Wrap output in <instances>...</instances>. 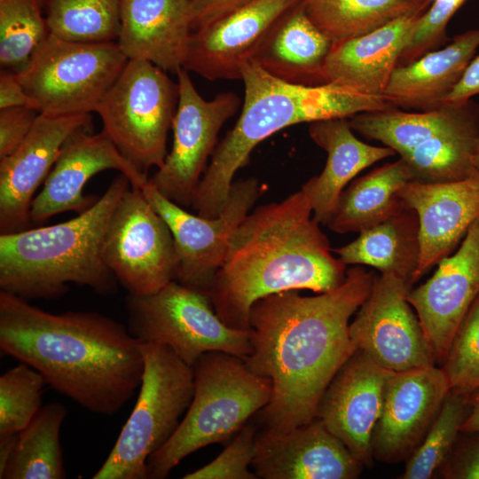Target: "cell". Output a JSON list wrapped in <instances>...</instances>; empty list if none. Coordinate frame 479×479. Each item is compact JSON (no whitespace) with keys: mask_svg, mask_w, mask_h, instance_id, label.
Returning <instances> with one entry per match:
<instances>
[{"mask_svg":"<svg viewBox=\"0 0 479 479\" xmlns=\"http://www.w3.org/2000/svg\"><path fill=\"white\" fill-rule=\"evenodd\" d=\"M375 278L354 266L330 291L314 296L284 291L252 305V352L243 360L272 384L271 400L258 412L263 429L285 432L316 418L325 390L356 351L349 318L368 298Z\"/></svg>","mask_w":479,"mask_h":479,"instance_id":"1","label":"cell"},{"mask_svg":"<svg viewBox=\"0 0 479 479\" xmlns=\"http://www.w3.org/2000/svg\"><path fill=\"white\" fill-rule=\"evenodd\" d=\"M0 349L91 412L114 415L140 387L141 342L95 311L51 313L0 290Z\"/></svg>","mask_w":479,"mask_h":479,"instance_id":"2","label":"cell"},{"mask_svg":"<svg viewBox=\"0 0 479 479\" xmlns=\"http://www.w3.org/2000/svg\"><path fill=\"white\" fill-rule=\"evenodd\" d=\"M319 224L301 189L248 213L208 291L224 323L249 330L257 300L289 290L324 293L344 281L346 264L333 255Z\"/></svg>","mask_w":479,"mask_h":479,"instance_id":"3","label":"cell"},{"mask_svg":"<svg viewBox=\"0 0 479 479\" xmlns=\"http://www.w3.org/2000/svg\"><path fill=\"white\" fill-rule=\"evenodd\" d=\"M241 80L244 101L240 115L216 145L193 194L192 207L204 217L220 215L236 172L247 164L254 148L272 134L302 122L350 118L394 107L384 96L333 84L289 83L252 61L243 66Z\"/></svg>","mask_w":479,"mask_h":479,"instance_id":"4","label":"cell"},{"mask_svg":"<svg viewBox=\"0 0 479 479\" xmlns=\"http://www.w3.org/2000/svg\"><path fill=\"white\" fill-rule=\"evenodd\" d=\"M130 186L119 173L77 216L0 234V290L27 301L59 298L71 283L101 295L116 292L118 282L103 260L101 246L112 213Z\"/></svg>","mask_w":479,"mask_h":479,"instance_id":"5","label":"cell"},{"mask_svg":"<svg viewBox=\"0 0 479 479\" xmlns=\"http://www.w3.org/2000/svg\"><path fill=\"white\" fill-rule=\"evenodd\" d=\"M193 397L177 429L147 459L150 479H163L185 457L207 445L225 443L270 402L269 378L223 351L202 354L192 365Z\"/></svg>","mask_w":479,"mask_h":479,"instance_id":"6","label":"cell"},{"mask_svg":"<svg viewBox=\"0 0 479 479\" xmlns=\"http://www.w3.org/2000/svg\"><path fill=\"white\" fill-rule=\"evenodd\" d=\"M144 372L135 406L93 479H148L147 459L177 429L193 397L192 367L167 346L141 343Z\"/></svg>","mask_w":479,"mask_h":479,"instance_id":"7","label":"cell"},{"mask_svg":"<svg viewBox=\"0 0 479 479\" xmlns=\"http://www.w3.org/2000/svg\"><path fill=\"white\" fill-rule=\"evenodd\" d=\"M179 98L178 83L144 60H128L95 112L119 152L141 172L162 166Z\"/></svg>","mask_w":479,"mask_h":479,"instance_id":"8","label":"cell"},{"mask_svg":"<svg viewBox=\"0 0 479 479\" xmlns=\"http://www.w3.org/2000/svg\"><path fill=\"white\" fill-rule=\"evenodd\" d=\"M128 329L141 343L169 347L192 365L204 353L223 351L242 359L252 352L250 330L228 326L208 294L172 280L154 293L128 294Z\"/></svg>","mask_w":479,"mask_h":479,"instance_id":"9","label":"cell"},{"mask_svg":"<svg viewBox=\"0 0 479 479\" xmlns=\"http://www.w3.org/2000/svg\"><path fill=\"white\" fill-rule=\"evenodd\" d=\"M128 60L114 41L75 42L49 33L16 74L40 114H90Z\"/></svg>","mask_w":479,"mask_h":479,"instance_id":"10","label":"cell"},{"mask_svg":"<svg viewBox=\"0 0 479 479\" xmlns=\"http://www.w3.org/2000/svg\"><path fill=\"white\" fill-rule=\"evenodd\" d=\"M118 284L135 295L154 293L176 279L172 233L140 188L130 186L108 221L101 246Z\"/></svg>","mask_w":479,"mask_h":479,"instance_id":"11","label":"cell"},{"mask_svg":"<svg viewBox=\"0 0 479 479\" xmlns=\"http://www.w3.org/2000/svg\"><path fill=\"white\" fill-rule=\"evenodd\" d=\"M142 190L172 233L177 255L175 280L208 294L224 262L232 234L263 190L261 184L253 177L233 182L222 212L215 218L188 212L162 195L149 181Z\"/></svg>","mask_w":479,"mask_h":479,"instance_id":"12","label":"cell"},{"mask_svg":"<svg viewBox=\"0 0 479 479\" xmlns=\"http://www.w3.org/2000/svg\"><path fill=\"white\" fill-rule=\"evenodd\" d=\"M176 75L179 98L172 124L173 144L149 183L185 208L192 206L208 159L216 147L221 128L237 113L240 100L232 91L206 100L194 87L187 70L181 68Z\"/></svg>","mask_w":479,"mask_h":479,"instance_id":"13","label":"cell"},{"mask_svg":"<svg viewBox=\"0 0 479 479\" xmlns=\"http://www.w3.org/2000/svg\"><path fill=\"white\" fill-rule=\"evenodd\" d=\"M410 287L407 279L395 274L376 276L368 298L349 328L356 350L395 373L436 362L419 318L407 300Z\"/></svg>","mask_w":479,"mask_h":479,"instance_id":"14","label":"cell"},{"mask_svg":"<svg viewBox=\"0 0 479 479\" xmlns=\"http://www.w3.org/2000/svg\"><path fill=\"white\" fill-rule=\"evenodd\" d=\"M433 276L410 289L415 310L436 362L443 365L457 331L479 295V218Z\"/></svg>","mask_w":479,"mask_h":479,"instance_id":"15","label":"cell"},{"mask_svg":"<svg viewBox=\"0 0 479 479\" xmlns=\"http://www.w3.org/2000/svg\"><path fill=\"white\" fill-rule=\"evenodd\" d=\"M107 169L126 176L133 187L143 189L149 181L147 174L130 163L104 130H75L64 143L42 190L33 199L30 221L39 223L58 214L86 210L98 197L83 194L85 185Z\"/></svg>","mask_w":479,"mask_h":479,"instance_id":"16","label":"cell"},{"mask_svg":"<svg viewBox=\"0 0 479 479\" xmlns=\"http://www.w3.org/2000/svg\"><path fill=\"white\" fill-rule=\"evenodd\" d=\"M450 391L445 373L435 365L392 372L372 436L373 459L390 463L410 456Z\"/></svg>","mask_w":479,"mask_h":479,"instance_id":"17","label":"cell"},{"mask_svg":"<svg viewBox=\"0 0 479 479\" xmlns=\"http://www.w3.org/2000/svg\"><path fill=\"white\" fill-rule=\"evenodd\" d=\"M90 114H39L32 130L10 155L0 159V234L27 229L30 208L67 137L90 129Z\"/></svg>","mask_w":479,"mask_h":479,"instance_id":"18","label":"cell"},{"mask_svg":"<svg viewBox=\"0 0 479 479\" xmlns=\"http://www.w3.org/2000/svg\"><path fill=\"white\" fill-rule=\"evenodd\" d=\"M303 0H254L192 32L183 68L210 80L240 79L276 22Z\"/></svg>","mask_w":479,"mask_h":479,"instance_id":"19","label":"cell"},{"mask_svg":"<svg viewBox=\"0 0 479 479\" xmlns=\"http://www.w3.org/2000/svg\"><path fill=\"white\" fill-rule=\"evenodd\" d=\"M392 372L356 350L325 390L317 416L353 456L370 466L372 436Z\"/></svg>","mask_w":479,"mask_h":479,"instance_id":"20","label":"cell"},{"mask_svg":"<svg viewBox=\"0 0 479 479\" xmlns=\"http://www.w3.org/2000/svg\"><path fill=\"white\" fill-rule=\"evenodd\" d=\"M363 464L316 417L285 432L257 431L252 468L263 479H354Z\"/></svg>","mask_w":479,"mask_h":479,"instance_id":"21","label":"cell"},{"mask_svg":"<svg viewBox=\"0 0 479 479\" xmlns=\"http://www.w3.org/2000/svg\"><path fill=\"white\" fill-rule=\"evenodd\" d=\"M405 208L419 219L420 257L412 283L459 246L479 218V174L459 181H410L400 192Z\"/></svg>","mask_w":479,"mask_h":479,"instance_id":"22","label":"cell"},{"mask_svg":"<svg viewBox=\"0 0 479 479\" xmlns=\"http://www.w3.org/2000/svg\"><path fill=\"white\" fill-rule=\"evenodd\" d=\"M425 11L401 16L363 35L334 43L322 69V84L383 96L402 51Z\"/></svg>","mask_w":479,"mask_h":479,"instance_id":"23","label":"cell"},{"mask_svg":"<svg viewBox=\"0 0 479 479\" xmlns=\"http://www.w3.org/2000/svg\"><path fill=\"white\" fill-rule=\"evenodd\" d=\"M191 34L189 0H121L116 43L129 60L177 74Z\"/></svg>","mask_w":479,"mask_h":479,"instance_id":"24","label":"cell"},{"mask_svg":"<svg viewBox=\"0 0 479 479\" xmlns=\"http://www.w3.org/2000/svg\"><path fill=\"white\" fill-rule=\"evenodd\" d=\"M310 138L327 153L323 171L310 178L301 190L312 208L313 218L326 225L345 186L362 170L396 154L388 146H375L358 139L349 118L310 123Z\"/></svg>","mask_w":479,"mask_h":479,"instance_id":"25","label":"cell"},{"mask_svg":"<svg viewBox=\"0 0 479 479\" xmlns=\"http://www.w3.org/2000/svg\"><path fill=\"white\" fill-rule=\"evenodd\" d=\"M332 45L329 37L308 16L302 1L276 22L252 62L289 83L320 85Z\"/></svg>","mask_w":479,"mask_h":479,"instance_id":"26","label":"cell"},{"mask_svg":"<svg viewBox=\"0 0 479 479\" xmlns=\"http://www.w3.org/2000/svg\"><path fill=\"white\" fill-rule=\"evenodd\" d=\"M478 47L479 28L455 35L444 48L397 66L383 96L395 107L429 110L440 106L461 78Z\"/></svg>","mask_w":479,"mask_h":479,"instance_id":"27","label":"cell"},{"mask_svg":"<svg viewBox=\"0 0 479 479\" xmlns=\"http://www.w3.org/2000/svg\"><path fill=\"white\" fill-rule=\"evenodd\" d=\"M479 117V106L471 99L443 103L423 112L384 110L360 113L349 118L353 130L377 140L402 156L428 139Z\"/></svg>","mask_w":479,"mask_h":479,"instance_id":"28","label":"cell"},{"mask_svg":"<svg viewBox=\"0 0 479 479\" xmlns=\"http://www.w3.org/2000/svg\"><path fill=\"white\" fill-rule=\"evenodd\" d=\"M412 180L400 157L374 169L342 191L326 226L336 233H359L384 222L405 208L400 192Z\"/></svg>","mask_w":479,"mask_h":479,"instance_id":"29","label":"cell"},{"mask_svg":"<svg viewBox=\"0 0 479 479\" xmlns=\"http://www.w3.org/2000/svg\"><path fill=\"white\" fill-rule=\"evenodd\" d=\"M346 265H368L407 279L417 270L420 257L419 219L404 208L384 222L359 232L350 243L332 249Z\"/></svg>","mask_w":479,"mask_h":479,"instance_id":"30","label":"cell"},{"mask_svg":"<svg viewBox=\"0 0 479 479\" xmlns=\"http://www.w3.org/2000/svg\"><path fill=\"white\" fill-rule=\"evenodd\" d=\"M67 415V408L59 402L42 406L18 434L0 478H66L59 434Z\"/></svg>","mask_w":479,"mask_h":479,"instance_id":"31","label":"cell"},{"mask_svg":"<svg viewBox=\"0 0 479 479\" xmlns=\"http://www.w3.org/2000/svg\"><path fill=\"white\" fill-rule=\"evenodd\" d=\"M479 117L449 130L399 156L409 166L414 181L445 183L479 174Z\"/></svg>","mask_w":479,"mask_h":479,"instance_id":"32","label":"cell"},{"mask_svg":"<svg viewBox=\"0 0 479 479\" xmlns=\"http://www.w3.org/2000/svg\"><path fill=\"white\" fill-rule=\"evenodd\" d=\"M430 0H303L312 22L334 43L370 33Z\"/></svg>","mask_w":479,"mask_h":479,"instance_id":"33","label":"cell"},{"mask_svg":"<svg viewBox=\"0 0 479 479\" xmlns=\"http://www.w3.org/2000/svg\"><path fill=\"white\" fill-rule=\"evenodd\" d=\"M121 0H45L49 32L83 43L114 42L120 28Z\"/></svg>","mask_w":479,"mask_h":479,"instance_id":"34","label":"cell"},{"mask_svg":"<svg viewBox=\"0 0 479 479\" xmlns=\"http://www.w3.org/2000/svg\"><path fill=\"white\" fill-rule=\"evenodd\" d=\"M49 33L45 0H0L1 69L20 73Z\"/></svg>","mask_w":479,"mask_h":479,"instance_id":"35","label":"cell"},{"mask_svg":"<svg viewBox=\"0 0 479 479\" xmlns=\"http://www.w3.org/2000/svg\"><path fill=\"white\" fill-rule=\"evenodd\" d=\"M468 411V395L450 391L423 439L409 456L400 478L432 477L453 449Z\"/></svg>","mask_w":479,"mask_h":479,"instance_id":"36","label":"cell"},{"mask_svg":"<svg viewBox=\"0 0 479 479\" xmlns=\"http://www.w3.org/2000/svg\"><path fill=\"white\" fill-rule=\"evenodd\" d=\"M43 375L20 362L0 376V438L25 428L42 407Z\"/></svg>","mask_w":479,"mask_h":479,"instance_id":"37","label":"cell"},{"mask_svg":"<svg viewBox=\"0 0 479 479\" xmlns=\"http://www.w3.org/2000/svg\"><path fill=\"white\" fill-rule=\"evenodd\" d=\"M442 369L452 392L469 395L479 389V295L457 331Z\"/></svg>","mask_w":479,"mask_h":479,"instance_id":"38","label":"cell"},{"mask_svg":"<svg viewBox=\"0 0 479 479\" xmlns=\"http://www.w3.org/2000/svg\"><path fill=\"white\" fill-rule=\"evenodd\" d=\"M257 429L245 424L231 444L210 463L186 474L184 479H256L251 471Z\"/></svg>","mask_w":479,"mask_h":479,"instance_id":"39","label":"cell"},{"mask_svg":"<svg viewBox=\"0 0 479 479\" xmlns=\"http://www.w3.org/2000/svg\"><path fill=\"white\" fill-rule=\"evenodd\" d=\"M467 0H434L425 11L405 44L398 66L408 64L429 52L445 40L447 24Z\"/></svg>","mask_w":479,"mask_h":479,"instance_id":"40","label":"cell"},{"mask_svg":"<svg viewBox=\"0 0 479 479\" xmlns=\"http://www.w3.org/2000/svg\"><path fill=\"white\" fill-rule=\"evenodd\" d=\"M39 114L31 106L0 109V159L10 155L21 145Z\"/></svg>","mask_w":479,"mask_h":479,"instance_id":"41","label":"cell"},{"mask_svg":"<svg viewBox=\"0 0 479 479\" xmlns=\"http://www.w3.org/2000/svg\"><path fill=\"white\" fill-rule=\"evenodd\" d=\"M445 478L479 479V436L459 446L442 466Z\"/></svg>","mask_w":479,"mask_h":479,"instance_id":"42","label":"cell"},{"mask_svg":"<svg viewBox=\"0 0 479 479\" xmlns=\"http://www.w3.org/2000/svg\"><path fill=\"white\" fill-rule=\"evenodd\" d=\"M254 0H189L192 32L207 27Z\"/></svg>","mask_w":479,"mask_h":479,"instance_id":"43","label":"cell"},{"mask_svg":"<svg viewBox=\"0 0 479 479\" xmlns=\"http://www.w3.org/2000/svg\"><path fill=\"white\" fill-rule=\"evenodd\" d=\"M18 106L34 107L17 74L7 69H1L0 109Z\"/></svg>","mask_w":479,"mask_h":479,"instance_id":"44","label":"cell"},{"mask_svg":"<svg viewBox=\"0 0 479 479\" xmlns=\"http://www.w3.org/2000/svg\"><path fill=\"white\" fill-rule=\"evenodd\" d=\"M479 94V55L474 57L466 67L461 78L443 98V103H460Z\"/></svg>","mask_w":479,"mask_h":479,"instance_id":"45","label":"cell"},{"mask_svg":"<svg viewBox=\"0 0 479 479\" xmlns=\"http://www.w3.org/2000/svg\"><path fill=\"white\" fill-rule=\"evenodd\" d=\"M469 411L461 426V433H479V389L468 395Z\"/></svg>","mask_w":479,"mask_h":479,"instance_id":"46","label":"cell"},{"mask_svg":"<svg viewBox=\"0 0 479 479\" xmlns=\"http://www.w3.org/2000/svg\"><path fill=\"white\" fill-rule=\"evenodd\" d=\"M475 165L477 170L479 171V153L476 155V157L475 159Z\"/></svg>","mask_w":479,"mask_h":479,"instance_id":"47","label":"cell"},{"mask_svg":"<svg viewBox=\"0 0 479 479\" xmlns=\"http://www.w3.org/2000/svg\"><path fill=\"white\" fill-rule=\"evenodd\" d=\"M431 1V0H430Z\"/></svg>","mask_w":479,"mask_h":479,"instance_id":"48","label":"cell"}]
</instances>
